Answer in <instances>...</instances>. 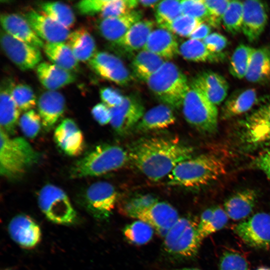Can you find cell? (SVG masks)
I'll return each instance as SVG.
<instances>
[{
    "mask_svg": "<svg viewBox=\"0 0 270 270\" xmlns=\"http://www.w3.org/2000/svg\"><path fill=\"white\" fill-rule=\"evenodd\" d=\"M155 18L159 28L166 29L182 14L180 0H160L155 8Z\"/></svg>",
    "mask_w": 270,
    "mask_h": 270,
    "instance_id": "38",
    "label": "cell"
},
{
    "mask_svg": "<svg viewBox=\"0 0 270 270\" xmlns=\"http://www.w3.org/2000/svg\"><path fill=\"white\" fill-rule=\"evenodd\" d=\"M38 110L44 128L48 131L63 114L66 101L63 95L56 90H48L39 97Z\"/></svg>",
    "mask_w": 270,
    "mask_h": 270,
    "instance_id": "22",
    "label": "cell"
},
{
    "mask_svg": "<svg viewBox=\"0 0 270 270\" xmlns=\"http://www.w3.org/2000/svg\"><path fill=\"white\" fill-rule=\"evenodd\" d=\"M175 122L176 117L171 108L162 104L145 112L135 128L140 132L159 130L169 127Z\"/></svg>",
    "mask_w": 270,
    "mask_h": 270,
    "instance_id": "29",
    "label": "cell"
},
{
    "mask_svg": "<svg viewBox=\"0 0 270 270\" xmlns=\"http://www.w3.org/2000/svg\"><path fill=\"white\" fill-rule=\"evenodd\" d=\"M220 270H250L245 256L236 251L224 252L220 258Z\"/></svg>",
    "mask_w": 270,
    "mask_h": 270,
    "instance_id": "47",
    "label": "cell"
},
{
    "mask_svg": "<svg viewBox=\"0 0 270 270\" xmlns=\"http://www.w3.org/2000/svg\"><path fill=\"white\" fill-rule=\"evenodd\" d=\"M38 201L40 210L52 222L63 225L76 222V212L66 193L59 187L52 184L44 186Z\"/></svg>",
    "mask_w": 270,
    "mask_h": 270,
    "instance_id": "8",
    "label": "cell"
},
{
    "mask_svg": "<svg viewBox=\"0 0 270 270\" xmlns=\"http://www.w3.org/2000/svg\"><path fill=\"white\" fill-rule=\"evenodd\" d=\"M202 22L194 17L182 14L166 30L178 36L189 38L196 28Z\"/></svg>",
    "mask_w": 270,
    "mask_h": 270,
    "instance_id": "46",
    "label": "cell"
},
{
    "mask_svg": "<svg viewBox=\"0 0 270 270\" xmlns=\"http://www.w3.org/2000/svg\"><path fill=\"white\" fill-rule=\"evenodd\" d=\"M210 26L205 22L200 24L189 36L190 39L202 40L211 32Z\"/></svg>",
    "mask_w": 270,
    "mask_h": 270,
    "instance_id": "54",
    "label": "cell"
},
{
    "mask_svg": "<svg viewBox=\"0 0 270 270\" xmlns=\"http://www.w3.org/2000/svg\"><path fill=\"white\" fill-rule=\"evenodd\" d=\"M24 17L36 35L46 42H64L70 34L68 28L44 13L30 10Z\"/></svg>",
    "mask_w": 270,
    "mask_h": 270,
    "instance_id": "17",
    "label": "cell"
},
{
    "mask_svg": "<svg viewBox=\"0 0 270 270\" xmlns=\"http://www.w3.org/2000/svg\"><path fill=\"white\" fill-rule=\"evenodd\" d=\"M0 41L6 56L20 70H30L40 63L42 57L39 48L16 39L4 31L1 32Z\"/></svg>",
    "mask_w": 270,
    "mask_h": 270,
    "instance_id": "12",
    "label": "cell"
},
{
    "mask_svg": "<svg viewBox=\"0 0 270 270\" xmlns=\"http://www.w3.org/2000/svg\"><path fill=\"white\" fill-rule=\"evenodd\" d=\"M118 198L114 187L106 182L93 183L86 190L84 205L88 211L96 218H108L114 208Z\"/></svg>",
    "mask_w": 270,
    "mask_h": 270,
    "instance_id": "9",
    "label": "cell"
},
{
    "mask_svg": "<svg viewBox=\"0 0 270 270\" xmlns=\"http://www.w3.org/2000/svg\"><path fill=\"white\" fill-rule=\"evenodd\" d=\"M176 270H200L196 268H182L180 269H178Z\"/></svg>",
    "mask_w": 270,
    "mask_h": 270,
    "instance_id": "56",
    "label": "cell"
},
{
    "mask_svg": "<svg viewBox=\"0 0 270 270\" xmlns=\"http://www.w3.org/2000/svg\"><path fill=\"white\" fill-rule=\"evenodd\" d=\"M242 2L230 0L222 21L225 30L232 34H238L242 31Z\"/></svg>",
    "mask_w": 270,
    "mask_h": 270,
    "instance_id": "39",
    "label": "cell"
},
{
    "mask_svg": "<svg viewBox=\"0 0 270 270\" xmlns=\"http://www.w3.org/2000/svg\"><path fill=\"white\" fill-rule=\"evenodd\" d=\"M154 26V21L142 19L129 29L116 44L128 51L142 50Z\"/></svg>",
    "mask_w": 270,
    "mask_h": 270,
    "instance_id": "30",
    "label": "cell"
},
{
    "mask_svg": "<svg viewBox=\"0 0 270 270\" xmlns=\"http://www.w3.org/2000/svg\"><path fill=\"white\" fill-rule=\"evenodd\" d=\"M254 164L270 180V147L258 154L254 160Z\"/></svg>",
    "mask_w": 270,
    "mask_h": 270,
    "instance_id": "53",
    "label": "cell"
},
{
    "mask_svg": "<svg viewBox=\"0 0 270 270\" xmlns=\"http://www.w3.org/2000/svg\"><path fill=\"white\" fill-rule=\"evenodd\" d=\"M257 199L256 192L245 189L228 198L224 203V210L230 218L236 220L244 219L252 211Z\"/></svg>",
    "mask_w": 270,
    "mask_h": 270,
    "instance_id": "28",
    "label": "cell"
},
{
    "mask_svg": "<svg viewBox=\"0 0 270 270\" xmlns=\"http://www.w3.org/2000/svg\"><path fill=\"white\" fill-rule=\"evenodd\" d=\"M0 20L4 31L12 36L38 48L44 47L43 42L24 17L16 14H2Z\"/></svg>",
    "mask_w": 270,
    "mask_h": 270,
    "instance_id": "23",
    "label": "cell"
},
{
    "mask_svg": "<svg viewBox=\"0 0 270 270\" xmlns=\"http://www.w3.org/2000/svg\"><path fill=\"white\" fill-rule=\"evenodd\" d=\"M234 231L248 246L268 248L270 247V214L266 212L256 214L236 225Z\"/></svg>",
    "mask_w": 270,
    "mask_h": 270,
    "instance_id": "11",
    "label": "cell"
},
{
    "mask_svg": "<svg viewBox=\"0 0 270 270\" xmlns=\"http://www.w3.org/2000/svg\"><path fill=\"white\" fill-rule=\"evenodd\" d=\"M8 232L16 244L26 249L35 248L42 238L40 226L32 218L24 214L12 218L8 225Z\"/></svg>",
    "mask_w": 270,
    "mask_h": 270,
    "instance_id": "15",
    "label": "cell"
},
{
    "mask_svg": "<svg viewBox=\"0 0 270 270\" xmlns=\"http://www.w3.org/2000/svg\"><path fill=\"white\" fill-rule=\"evenodd\" d=\"M257 270H270V269L266 268H260Z\"/></svg>",
    "mask_w": 270,
    "mask_h": 270,
    "instance_id": "57",
    "label": "cell"
},
{
    "mask_svg": "<svg viewBox=\"0 0 270 270\" xmlns=\"http://www.w3.org/2000/svg\"><path fill=\"white\" fill-rule=\"evenodd\" d=\"M256 101L255 89L236 90L225 100L222 109V118L226 120L241 115L250 110Z\"/></svg>",
    "mask_w": 270,
    "mask_h": 270,
    "instance_id": "27",
    "label": "cell"
},
{
    "mask_svg": "<svg viewBox=\"0 0 270 270\" xmlns=\"http://www.w3.org/2000/svg\"><path fill=\"white\" fill-rule=\"evenodd\" d=\"M130 160L148 178L156 182L168 176L194 150L176 139L152 137L140 140L128 152Z\"/></svg>",
    "mask_w": 270,
    "mask_h": 270,
    "instance_id": "1",
    "label": "cell"
},
{
    "mask_svg": "<svg viewBox=\"0 0 270 270\" xmlns=\"http://www.w3.org/2000/svg\"><path fill=\"white\" fill-rule=\"evenodd\" d=\"M242 32L250 42L257 40L266 26L268 14L266 7L261 1L248 0L242 2Z\"/></svg>",
    "mask_w": 270,
    "mask_h": 270,
    "instance_id": "19",
    "label": "cell"
},
{
    "mask_svg": "<svg viewBox=\"0 0 270 270\" xmlns=\"http://www.w3.org/2000/svg\"><path fill=\"white\" fill-rule=\"evenodd\" d=\"M18 123L22 133L30 138L38 134L42 125L39 114L32 109L25 112L20 118Z\"/></svg>",
    "mask_w": 270,
    "mask_h": 270,
    "instance_id": "44",
    "label": "cell"
},
{
    "mask_svg": "<svg viewBox=\"0 0 270 270\" xmlns=\"http://www.w3.org/2000/svg\"><path fill=\"white\" fill-rule=\"evenodd\" d=\"M110 124L119 134L124 135L135 128L144 114V108L140 100L134 96H124L118 106L110 108Z\"/></svg>",
    "mask_w": 270,
    "mask_h": 270,
    "instance_id": "14",
    "label": "cell"
},
{
    "mask_svg": "<svg viewBox=\"0 0 270 270\" xmlns=\"http://www.w3.org/2000/svg\"><path fill=\"white\" fill-rule=\"evenodd\" d=\"M54 137L58 146L69 156H79L84 151L83 134L71 118H65L60 122L54 130Z\"/></svg>",
    "mask_w": 270,
    "mask_h": 270,
    "instance_id": "18",
    "label": "cell"
},
{
    "mask_svg": "<svg viewBox=\"0 0 270 270\" xmlns=\"http://www.w3.org/2000/svg\"><path fill=\"white\" fill-rule=\"evenodd\" d=\"M128 160V153L120 146L100 144L72 165L70 176L77 178L102 176L122 168Z\"/></svg>",
    "mask_w": 270,
    "mask_h": 270,
    "instance_id": "4",
    "label": "cell"
},
{
    "mask_svg": "<svg viewBox=\"0 0 270 270\" xmlns=\"http://www.w3.org/2000/svg\"><path fill=\"white\" fill-rule=\"evenodd\" d=\"M100 93L102 102L110 108L120 106L124 98L117 90L110 87L102 88Z\"/></svg>",
    "mask_w": 270,
    "mask_h": 270,
    "instance_id": "51",
    "label": "cell"
},
{
    "mask_svg": "<svg viewBox=\"0 0 270 270\" xmlns=\"http://www.w3.org/2000/svg\"><path fill=\"white\" fill-rule=\"evenodd\" d=\"M146 82L152 93L171 108L182 106L190 87L185 74L170 61H166Z\"/></svg>",
    "mask_w": 270,
    "mask_h": 270,
    "instance_id": "5",
    "label": "cell"
},
{
    "mask_svg": "<svg viewBox=\"0 0 270 270\" xmlns=\"http://www.w3.org/2000/svg\"><path fill=\"white\" fill-rule=\"evenodd\" d=\"M138 4L136 0H106L99 16L102 19L120 16L136 10Z\"/></svg>",
    "mask_w": 270,
    "mask_h": 270,
    "instance_id": "42",
    "label": "cell"
},
{
    "mask_svg": "<svg viewBox=\"0 0 270 270\" xmlns=\"http://www.w3.org/2000/svg\"><path fill=\"white\" fill-rule=\"evenodd\" d=\"M182 14L206 22L208 10L204 0H180Z\"/></svg>",
    "mask_w": 270,
    "mask_h": 270,
    "instance_id": "49",
    "label": "cell"
},
{
    "mask_svg": "<svg viewBox=\"0 0 270 270\" xmlns=\"http://www.w3.org/2000/svg\"><path fill=\"white\" fill-rule=\"evenodd\" d=\"M142 18V12L134 10L120 16L101 19L98 29L106 40L117 44L129 29Z\"/></svg>",
    "mask_w": 270,
    "mask_h": 270,
    "instance_id": "21",
    "label": "cell"
},
{
    "mask_svg": "<svg viewBox=\"0 0 270 270\" xmlns=\"http://www.w3.org/2000/svg\"><path fill=\"white\" fill-rule=\"evenodd\" d=\"M179 54L185 60L202 62H218L224 60L223 53L216 54L210 52L202 40L189 39L179 47Z\"/></svg>",
    "mask_w": 270,
    "mask_h": 270,
    "instance_id": "33",
    "label": "cell"
},
{
    "mask_svg": "<svg viewBox=\"0 0 270 270\" xmlns=\"http://www.w3.org/2000/svg\"><path fill=\"white\" fill-rule=\"evenodd\" d=\"M230 0H204L208 10L206 22L214 28H218L222 24L223 16Z\"/></svg>",
    "mask_w": 270,
    "mask_h": 270,
    "instance_id": "48",
    "label": "cell"
},
{
    "mask_svg": "<svg viewBox=\"0 0 270 270\" xmlns=\"http://www.w3.org/2000/svg\"><path fill=\"white\" fill-rule=\"evenodd\" d=\"M36 72L40 82L48 90H56L76 80V76L72 72L46 62L36 66Z\"/></svg>",
    "mask_w": 270,
    "mask_h": 270,
    "instance_id": "25",
    "label": "cell"
},
{
    "mask_svg": "<svg viewBox=\"0 0 270 270\" xmlns=\"http://www.w3.org/2000/svg\"><path fill=\"white\" fill-rule=\"evenodd\" d=\"M94 118L100 125L110 122L112 114L110 108L103 102L96 104L92 110Z\"/></svg>",
    "mask_w": 270,
    "mask_h": 270,
    "instance_id": "52",
    "label": "cell"
},
{
    "mask_svg": "<svg viewBox=\"0 0 270 270\" xmlns=\"http://www.w3.org/2000/svg\"><path fill=\"white\" fill-rule=\"evenodd\" d=\"M10 84L8 80L2 84L0 93V128L8 135L15 133L20 114V110L10 94Z\"/></svg>",
    "mask_w": 270,
    "mask_h": 270,
    "instance_id": "26",
    "label": "cell"
},
{
    "mask_svg": "<svg viewBox=\"0 0 270 270\" xmlns=\"http://www.w3.org/2000/svg\"><path fill=\"white\" fill-rule=\"evenodd\" d=\"M67 40V44L78 62H88L96 52L94 39L84 28L70 32Z\"/></svg>",
    "mask_w": 270,
    "mask_h": 270,
    "instance_id": "31",
    "label": "cell"
},
{
    "mask_svg": "<svg viewBox=\"0 0 270 270\" xmlns=\"http://www.w3.org/2000/svg\"><path fill=\"white\" fill-rule=\"evenodd\" d=\"M241 137L250 147L270 144V100L244 119Z\"/></svg>",
    "mask_w": 270,
    "mask_h": 270,
    "instance_id": "10",
    "label": "cell"
},
{
    "mask_svg": "<svg viewBox=\"0 0 270 270\" xmlns=\"http://www.w3.org/2000/svg\"><path fill=\"white\" fill-rule=\"evenodd\" d=\"M254 50L244 44H240L235 48L229 64V71L232 76L238 79L245 78Z\"/></svg>",
    "mask_w": 270,
    "mask_h": 270,
    "instance_id": "36",
    "label": "cell"
},
{
    "mask_svg": "<svg viewBox=\"0 0 270 270\" xmlns=\"http://www.w3.org/2000/svg\"><path fill=\"white\" fill-rule=\"evenodd\" d=\"M160 0H138V4L146 8H156Z\"/></svg>",
    "mask_w": 270,
    "mask_h": 270,
    "instance_id": "55",
    "label": "cell"
},
{
    "mask_svg": "<svg viewBox=\"0 0 270 270\" xmlns=\"http://www.w3.org/2000/svg\"><path fill=\"white\" fill-rule=\"evenodd\" d=\"M40 8L44 14L68 28L75 22L74 13L67 4L60 2H43Z\"/></svg>",
    "mask_w": 270,
    "mask_h": 270,
    "instance_id": "37",
    "label": "cell"
},
{
    "mask_svg": "<svg viewBox=\"0 0 270 270\" xmlns=\"http://www.w3.org/2000/svg\"><path fill=\"white\" fill-rule=\"evenodd\" d=\"M123 232L125 238L130 242L142 245L150 240L154 228L148 223L138 220L126 226Z\"/></svg>",
    "mask_w": 270,
    "mask_h": 270,
    "instance_id": "40",
    "label": "cell"
},
{
    "mask_svg": "<svg viewBox=\"0 0 270 270\" xmlns=\"http://www.w3.org/2000/svg\"><path fill=\"white\" fill-rule=\"evenodd\" d=\"M226 173V165L220 158L202 154L179 163L168 176V184L187 188L206 185Z\"/></svg>",
    "mask_w": 270,
    "mask_h": 270,
    "instance_id": "2",
    "label": "cell"
},
{
    "mask_svg": "<svg viewBox=\"0 0 270 270\" xmlns=\"http://www.w3.org/2000/svg\"><path fill=\"white\" fill-rule=\"evenodd\" d=\"M10 92L20 110L26 112L35 107L36 96L28 85L24 84L14 85L10 82Z\"/></svg>",
    "mask_w": 270,
    "mask_h": 270,
    "instance_id": "41",
    "label": "cell"
},
{
    "mask_svg": "<svg viewBox=\"0 0 270 270\" xmlns=\"http://www.w3.org/2000/svg\"><path fill=\"white\" fill-rule=\"evenodd\" d=\"M4 270H10V269H6Z\"/></svg>",
    "mask_w": 270,
    "mask_h": 270,
    "instance_id": "58",
    "label": "cell"
},
{
    "mask_svg": "<svg viewBox=\"0 0 270 270\" xmlns=\"http://www.w3.org/2000/svg\"><path fill=\"white\" fill-rule=\"evenodd\" d=\"M198 224L190 218H180L164 236V250L182 258L195 256L202 242L198 234Z\"/></svg>",
    "mask_w": 270,
    "mask_h": 270,
    "instance_id": "7",
    "label": "cell"
},
{
    "mask_svg": "<svg viewBox=\"0 0 270 270\" xmlns=\"http://www.w3.org/2000/svg\"><path fill=\"white\" fill-rule=\"evenodd\" d=\"M191 84L200 90L216 106L226 99L229 88L228 84L223 76L210 70L196 75Z\"/></svg>",
    "mask_w": 270,
    "mask_h": 270,
    "instance_id": "20",
    "label": "cell"
},
{
    "mask_svg": "<svg viewBox=\"0 0 270 270\" xmlns=\"http://www.w3.org/2000/svg\"><path fill=\"white\" fill-rule=\"evenodd\" d=\"M228 218L226 211L221 207L214 208V214L210 220L204 227L198 229L201 240L223 228L228 221Z\"/></svg>",
    "mask_w": 270,
    "mask_h": 270,
    "instance_id": "45",
    "label": "cell"
},
{
    "mask_svg": "<svg viewBox=\"0 0 270 270\" xmlns=\"http://www.w3.org/2000/svg\"><path fill=\"white\" fill-rule=\"evenodd\" d=\"M43 48L47 58L55 65L70 72L78 69V61L68 44L46 42Z\"/></svg>",
    "mask_w": 270,
    "mask_h": 270,
    "instance_id": "34",
    "label": "cell"
},
{
    "mask_svg": "<svg viewBox=\"0 0 270 270\" xmlns=\"http://www.w3.org/2000/svg\"><path fill=\"white\" fill-rule=\"evenodd\" d=\"M202 42L210 52L216 54L222 53L228 44L227 38L218 32L210 33Z\"/></svg>",
    "mask_w": 270,
    "mask_h": 270,
    "instance_id": "50",
    "label": "cell"
},
{
    "mask_svg": "<svg viewBox=\"0 0 270 270\" xmlns=\"http://www.w3.org/2000/svg\"><path fill=\"white\" fill-rule=\"evenodd\" d=\"M0 173L4 178H20L39 160V152L23 138H10L0 128Z\"/></svg>",
    "mask_w": 270,
    "mask_h": 270,
    "instance_id": "3",
    "label": "cell"
},
{
    "mask_svg": "<svg viewBox=\"0 0 270 270\" xmlns=\"http://www.w3.org/2000/svg\"><path fill=\"white\" fill-rule=\"evenodd\" d=\"M165 62L156 54L142 50L134 57L131 64L134 76L146 82Z\"/></svg>",
    "mask_w": 270,
    "mask_h": 270,
    "instance_id": "35",
    "label": "cell"
},
{
    "mask_svg": "<svg viewBox=\"0 0 270 270\" xmlns=\"http://www.w3.org/2000/svg\"><path fill=\"white\" fill-rule=\"evenodd\" d=\"M179 47L172 32L159 28L150 33L143 50L154 53L163 59L170 60L179 54Z\"/></svg>",
    "mask_w": 270,
    "mask_h": 270,
    "instance_id": "24",
    "label": "cell"
},
{
    "mask_svg": "<svg viewBox=\"0 0 270 270\" xmlns=\"http://www.w3.org/2000/svg\"><path fill=\"white\" fill-rule=\"evenodd\" d=\"M157 202L154 197L149 194L136 196L122 204L120 212L128 217L136 218L138 213Z\"/></svg>",
    "mask_w": 270,
    "mask_h": 270,
    "instance_id": "43",
    "label": "cell"
},
{
    "mask_svg": "<svg viewBox=\"0 0 270 270\" xmlns=\"http://www.w3.org/2000/svg\"><path fill=\"white\" fill-rule=\"evenodd\" d=\"M182 107L185 120L192 127L204 133L216 132L218 122L217 106L191 84Z\"/></svg>",
    "mask_w": 270,
    "mask_h": 270,
    "instance_id": "6",
    "label": "cell"
},
{
    "mask_svg": "<svg viewBox=\"0 0 270 270\" xmlns=\"http://www.w3.org/2000/svg\"><path fill=\"white\" fill-rule=\"evenodd\" d=\"M88 64L97 75L117 84L125 86L132 80V76L122 60L109 52H96Z\"/></svg>",
    "mask_w": 270,
    "mask_h": 270,
    "instance_id": "13",
    "label": "cell"
},
{
    "mask_svg": "<svg viewBox=\"0 0 270 270\" xmlns=\"http://www.w3.org/2000/svg\"><path fill=\"white\" fill-rule=\"evenodd\" d=\"M252 83L264 84L270 81V48H255L245 76Z\"/></svg>",
    "mask_w": 270,
    "mask_h": 270,
    "instance_id": "32",
    "label": "cell"
},
{
    "mask_svg": "<svg viewBox=\"0 0 270 270\" xmlns=\"http://www.w3.org/2000/svg\"><path fill=\"white\" fill-rule=\"evenodd\" d=\"M176 208L164 202H157L138 213L136 218L144 221L161 236H165L179 218Z\"/></svg>",
    "mask_w": 270,
    "mask_h": 270,
    "instance_id": "16",
    "label": "cell"
}]
</instances>
